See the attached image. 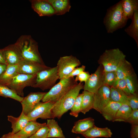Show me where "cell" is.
Masks as SVG:
<instances>
[{
	"mask_svg": "<svg viewBox=\"0 0 138 138\" xmlns=\"http://www.w3.org/2000/svg\"><path fill=\"white\" fill-rule=\"evenodd\" d=\"M122 7L124 16L128 20L132 19L135 11L138 10V0H122Z\"/></svg>",
	"mask_w": 138,
	"mask_h": 138,
	"instance_id": "obj_23",
	"label": "cell"
},
{
	"mask_svg": "<svg viewBox=\"0 0 138 138\" xmlns=\"http://www.w3.org/2000/svg\"><path fill=\"white\" fill-rule=\"evenodd\" d=\"M128 105L132 110L138 109V94H131L128 97Z\"/></svg>",
	"mask_w": 138,
	"mask_h": 138,
	"instance_id": "obj_36",
	"label": "cell"
},
{
	"mask_svg": "<svg viewBox=\"0 0 138 138\" xmlns=\"http://www.w3.org/2000/svg\"><path fill=\"white\" fill-rule=\"evenodd\" d=\"M18 73L26 74L36 75L50 67L37 62L23 59L18 64Z\"/></svg>",
	"mask_w": 138,
	"mask_h": 138,
	"instance_id": "obj_11",
	"label": "cell"
},
{
	"mask_svg": "<svg viewBox=\"0 0 138 138\" xmlns=\"http://www.w3.org/2000/svg\"><path fill=\"white\" fill-rule=\"evenodd\" d=\"M128 97L122 91L113 87L110 88V101L128 105Z\"/></svg>",
	"mask_w": 138,
	"mask_h": 138,
	"instance_id": "obj_28",
	"label": "cell"
},
{
	"mask_svg": "<svg viewBox=\"0 0 138 138\" xmlns=\"http://www.w3.org/2000/svg\"><path fill=\"white\" fill-rule=\"evenodd\" d=\"M82 93L83 96L81 112L85 114L93 108L94 94L84 90Z\"/></svg>",
	"mask_w": 138,
	"mask_h": 138,
	"instance_id": "obj_27",
	"label": "cell"
},
{
	"mask_svg": "<svg viewBox=\"0 0 138 138\" xmlns=\"http://www.w3.org/2000/svg\"><path fill=\"white\" fill-rule=\"evenodd\" d=\"M18 65H7L6 70L0 76V85L7 86L18 73Z\"/></svg>",
	"mask_w": 138,
	"mask_h": 138,
	"instance_id": "obj_24",
	"label": "cell"
},
{
	"mask_svg": "<svg viewBox=\"0 0 138 138\" xmlns=\"http://www.w3.org/2000/svg\"><path fill=\"white\" fill-rule=\"evenodd\" d=\"M95 125L94 120L93 118H86L75 122L71 131L74 133L82 134Z\"/></svg>",
	"mask_w": 138,
	"mask_h": 138,
	"instance_id": "obj_17",
	"label": "cell"
},
{
	"mask_svg": "<svg viewBox=\"0 0 138 138\" xmlns=\"http://www.w3.org/2000/svg\"><path fill=\"white\" fill-rule=\"evenodd\" d=\"M81 64L80 61L72 55L61 57L57 66L60 79L65 78L76 67Z\"/></svg>",
	"mask_w": 138,
	"mask_h": 138,
	"instance_id": "obj_8",
	"label": "cell"
},
{
	"mask_svg": "<svg viewBox=\"0 0 138 138\" xmlns=\"http://www.w3.org/2000/svg\"><path fill=\"white\" fill-rule=\"evenodd\" d=\"M132 111V109L128 105L122 104L118 110L113 122H125Z\"/></svg>",
	"mask_w": 138,
	"mask_h": 138,
	"instance_id": "obj_29",
	"label": "cell"
},
{
	"mask_svg": "<svg viewBox=\"0 0 138 138\" xmlns=\"http://www.w3.org/2000/svg\"><path fill=\"white\" fill-rule=\"evenodd\" d=\"M76 138H80L78 136Z\"/></svg>",
	"mask_w": 138,
	"mask_h": 138,
	"instance_id": "obj_44",
	"label": "cell"
},
{
	"mask_svg": "<svg viewBox=\"0 0 138 138\" xmlns=\"http://www.w3.org/2000/svg\"><path fill=\"white\" fill-rule=\"evenodd\" d=\"M85 68L86 66L84 65H82L79 67L76 68L65 78L74 77L75 76H76L81 72L84 71Z\"/></svg>",
	"mask_w": 138,
	"mask_h": 138,
	"instance_id": "obj_39",
	"label": "cell"
},
{
	"mask_svg": "<svg viewBox=\"0 0 138 138\" xmlns=\"http://www.w3.org/2000/svg\"><path fill=\"white\" fill-rule=\"evenodd\" d=\"M116 79V71L105 72L104 77V85L111 88L112 87Z\"/></svg>",
	"mask_w": 138,
	"mask_h": 138,
	"instance_id": "obj_33",
	"label": "cell"
},
{
	"mask_svg": "<svg viewBox=\"0 0 138 138\" xmlns=\"http://www.w3.org/2000/svg\"><path fill=\"white\" fill-rule=\"evenodd\" d=\"M125 57L118 48L106 50L100 56L98 62L103 66L105 72L116 71Z\"/></svg>",
	"mask_w": 138,
	"mask_h": 138,
	"instance_id": "obj_5",
	"label": "cell"
},
{
	"mask_svg": "<svg viewBox=\"0 0 138 138\" xmlns=\"http://www.w3.org/2000/svg\"><path fill=\"white\" fill-rule=\"evenodd\" d=\"M1 138H21L17 135L16 134L10 132L7 134L3 135Z\"/></svg>",
	"mask_w": 138,
	"mask_h": 138,
	"instance_id": "obj_41",
	"label": "cell"
},
{
	"mask_svg": "<svg viewBox=\"0 0 138 138\" xmlns=\"http://www.w3.org/2000/svg\"><path fill=\"white\" fill-rule=\"evenodd\" d=\"M105 72L103 66L100 64L95 71L90 76L84 85L83 89L94 94L104 85Z\"/></svg>",
	"mask_w": 138,
	"mask_h": 138,
	"instance_id": "obj_9",
	"label": "cell"
},
{
	"mask_svg": "<svg viewBox=\"0 0 138 138\" xmlns=\"http://www.w3.org/2000/svg\"><path fill=\"white\" fill-rule=\"evenodd\" d=\"M125 122L130 123L131 125H138V109L132 110Z\"/></svg>",
	"mask_w": 138,
	"mask_h": 138,
	"instance_id": "obj_37",
	"label": "cell"
},
{
	"mask_svg": "<svg viewBox=\"0 0 138 138\" xmlns=\"http://www.w3.org/2000/svg\"><path fill=\"white\" fill-rule=\"evenodd\" d=\"M122 105L119 103L110 101L101 114L106 120L113 121L118 110Z\"/></svg>",
	"mask_w": 138,
	"mask_h": 138,
	"instance_id": "obj_22",
	"label": "cell"
},
{
	"mask_svg": "<svg viewBox=\"0 0 138 138\" xmlns=\"http://www.w3.org/2000/svg\"><path fill=\"white\" fill-rule=\"evenodd\" d=\"M90 74L88 72L82 71L76 76L75 79L76 82L79 81L80 83L86 82L89 78Z\"/></svg>",
	"mask_w": 138,
	"mask_h": 138,
	"instance_id": "obj_38",
	"label": "cell"
},
{
	"mask_svg": "<svg viewBox=\"0 0 138 138\" xmlns=\"http://www.w3.org/2000/svg\"><path fill=\"white\" fill-rule=\"evenodd\" d=\"M122 2V0L119 1L107 10L103 23L108 33H113L126 24L128 20L123 14Z\"/></svg>",
	"mask_w": 138,
	"mask_h": 138,
	"instance_id": "obj_2",
	"label": "cell"
},
{
	"mask_svg": "<svg viewBox=\"0 0 138 138\" xmlns=\"http://www.w3.org/2000/svg\"><path fill=\"white\" fill-rule=\"evenodd\" d=\"M112 134L111 130L108 128H100L95 125L81 134L86 138H94L102 137H111Z\"/></svg>",
	"mask_w": 138,
	"mask_h": 138,
	"instance_id": "obj_18",
	"label": "cell"
},
{
	"mask_svg": "<svg viewBox=\"0 0 138 138\" xmlns=\"http://www.w3.org/2000/svg\"><path fill=\"white\" fill-rule=\"evenodd\" d=\"M130 133L131 138H138V125H131Z\"/></svg>",
	"mask_w": 138,
	"mask_h": 138,
	"instance_id": "obj_40",
	"label": "cell"
},
{
	"mask_svg": "<svg viewBox=\"0 0 138 138\" xmlns=\"http://www.w3.org/2000/svg\"><path fill=\"white\" fill-rule=\"evenodd\" d=\"M7 118L8 120L12 124V132L14 134L22 129L29 121L27 116L22 111L20 116L18 117L8 116Z\"/></svg>",
	"mask_w": 138,
	"mask_h": 138,
	"instance_id": "obj_16",
	"label": "cell"
},
{
	"mask_svg": "<svg viewBox=\"0 0 138 138\" xmlns=\"http://www.w3.org/2000/svg\"><path fill=\"white\" fill-rule=\"evenodd\" d=\"M126 85L131 94H138V83L136 74L125 78Z\"/></svg>",
	"mask_w": 138,
	"mask_h": 138,
	"instance_id": "obj_31",
	"label": "cell"
},
{
	"mask_svg": "<svg viewBox=\"0 0 138 138\" xmlns=\"http://www.w3.org/2000/svg\"><path fill=\"white\" fill-rule=\"evenodd\" d=\"M0 64H5L7 65L5 60L3 49H0Z\"/></svg>",
	"mask_w": 138,
	"mask_h": 138,
	"instance_id": "obj_42",
	"label": "cell"
},
{
	"mask_svg": "<svg viewBox=\"0 0 138 138\" xmlns=\"http://www.w3.org/2000/svg\"><path fill=\"white\" fill-rule=\"evenodd\" d=\"M51 5L57 15H63L69 11L71 7L69 0H47Z\"/></svg>",
	"mask_w": 138,
	"mask_h": 138,
	"instance_id": "obj_21",
	"label": "cell"
},
{
	"mask_svg": "<svg viewBox=\"0 0 138 138\" xmlns=\"http://www.w3.org/2000/svg\"><path fill=\"white\" fill-rule=\"evenodd\" d=\"M116 72V79L124 78L128 76L136 74L131 64L125 59L120 63Z\"/></svg>",
	"mask_w": 138,
	"mask_h": 138,
	"instance_id": "obj_20",
	"label": "cell"
},
{
	"mask_svg": "<svg viewBox=\"0 0 138 138\" xmlns=\"http://www.w3.org/2000/svg\"><path fill=\"white\" fill-rule=\"evenodd\" d=\"M31 8L40 16H51L55 14V11L47 0L30 1Z\"/></svg>",
	"mask_w": 138,
	"mask_h": 138,
	"instance_id": "obj_14",
	"label": "cell"
},
{
	"mask_svg": "<svg viewBox=\"0 0 138 138\" xmlns=\"http://www.w3.org/2000/svg\"><path fill=\"white\" fill-rule=\"evenodd\" d=\"M0 96L9 98L21 102L24 97H20L7 86L0 85Z\"/></svg>",
	"mask_w": 138,
	"mask_h": 138,
	"instance_id": "obj_30",
	"label": "cell"
},
{
	"mask_svg": "<svg viewBox=\"0 0 138 138\" xmlns=\"http://www.w3.org/2000/svg\"><path fill=\"white\" fill-rule=\"evenodd\" d=\"M49 131V129L46 123L28 138H47Z\"/></svg>",
	"mask_w": 138,
	"mask_h": 138,
	"instance_id": "obj_35",
	"label": "cell"
},
{
	"mask_svg": "<svg viewBox=\"0 0 138 138\" xmlns=\"http://www.w3.org/2000/svg\"><path fill=\"white\" fill-rule=\"evenodd\" d=\"M83 94H79L76 98L75 102L70 109V114L75 117H78L79 113L81 112Z\"/></svg>",
	"mask_w": 138,
	"mask_h": 138,
	"instance_id": "obj_32",
	"label": "cell"
},
{
	"mask_svg": "<svg viewBox=\"0 0 138 138\" xmlns=\"http://www.w3.org/2000/svg\"><path fill=\"white\" fill-rule=\"evenodd\" d=\"M36 78V74L18 73L6 86L19 96L23 97L24 88L27 86L32 87L35 83Z\"/></svg>",
	"mask_w": 138,
	"mask_h": 138,
	"instance_id": "obj_7",
	"label": "cell"
},
{
	"mask_svg": "<svg viewBox=\"0 0 138 138\" xmlns=\"http://www.w3.org/2000/svg\"><path fill=\"white\" fill-rule=\"evenodd\" d=\"M46 123H40L36 121H29L22 129L16 134L21 138H28Z\"/></svg>",
	"mask_w": 138,
	"mask_h": 138,
	"instance_id": "obj_19",
	"label": "cell"
},
{
	"mask_svg": "<svg viewBox=\"0 0 138 138\" xmlns=\"http://www.w3.org/2000/svg\"><path fill=\"white\" fill-rule=\"evenodd\" d=\"M112 87L122 91L128 96L131 94L127 87L125 78L116 79Z\"/></svg>",
	"mask_w": 138,
	"mask_h": 138,
	"instance_id": "obj_34",
	"label": "cell"
},
{
	"mask_svg": "<svg viewBox=\"0 0 138 138\" xmlns=\"http://www.w3.org/2000/svg\"><path fill=\"white\" fill-rule=\"evenodd\" d=\"M2 49L7 65H18L23 59L15 43L10 44Z\"/></svg>",
	"mask_w": 138,
	"mask_h": 138,
	"instance_id": "obj_15",
	"label": "cell"
},
{
	"mask_svg": "<svg viewBox=\"0 0 138 138\" xmlns=\"http://www.w3.org/2000/svg\"><path fill=\"white\" fill-rule=\"evenodd\" d=\"M78 83L74 77L63 78L47 92L42 100L43 102L51 101L55 102L71 88Z\"/></svg>",
	"mask_w": 138,
	"mask_h": 138,
	"instance_id": "obj_4",
	"label": "cell"
},
{
	"mask_svg": "<svg viewBox=\"0 0 138 138\" xmlns=\"http://www.w3.org/2000/svg\"><path fill=\"white\" fill-rule=\"evenodd\" d=\"M110 88L103 85L94 94L93 109L100 113L109 101Z\"/></svg>",
	"mask_w": 138,
	"mask_h": 138,
	"instance_id": "obj_12",
	"label": "cell"
},
{
	"mask_svg": "<svg viewBox=\"0 0 138 138\" xmlns=\"http://www.w3.org/2000/svg\"><path fill=\"white\" fill-rule=\"evenodd\" d=\"M46 124L49 129L47 138H65L61 128L54 119H48Z\"/></svg>",
	"mask_w": 138,
	"mask_h": 138,
	"instance_id": "obj_25",
	"label": "cell"
},
{
	"mask_svg": "<svg viewBox=\"0 0 138 138\" xmlns=\"http://www.w3.org/2000/svg\"><path fill=\"white\" fill-rule=\"evenodd\" d=\"M130 25L124 29V31L135 40L138 46V10H136L131 19Z\"/></svg>",
	"mask_w": 138,
	"mask_h": 138,
	"instance_id": "obj_26",
	"label": "cell"
},
{
	"mask_svg": "<svg viewBox=\"0 0 138 138\" xmlns=\"http://www.w3.org/2000/svg\"><path fill=\"white\" fill-rule=\"evenodd\" d=\"M84 85L79 83L71 88L59 100L55 103L51 110L52 119H60L62 115L70 110Z\"/></svg>",
	"mask_w": 138,
	"mask_h": 138,
	"instance_id": "obj_3",
	"label": "cell"
},
{
	"mask_svg": "<svg viewBox=\"0 0 138 138\" xmlns=\"http://www.w3.org/2000/svg\"><path fill=\"white\" fill-rule=\"evenodd\" d=\"M46 93L40 92H31L24 97L20 102L22 107V111L27 115L42 100Z\"/></svg>",
	"mask_w": 138,
	"mask_h": 138,
	"instance_id": "obj_13",
	"label": "cell"
},
{
	"mask_svg": "<svg viewBox=\"0 0 138 138\" xmlns=\"http://www.w3.org/2000/svg\"><path fill=\"white\" fill-rule=\"evenodd\" d=\"M59 79L57 66L42 71L36 74L35 84L32 87L39 88L43 91L51 89Z\"/></svg>",
	"mask_w": 138,
	"mask_h": 138,
	"instance_id": "obj_6",
	"label": "cell"
},
{
	"mask_svg": "<svg viewBox=\"0 0 138 138\" xmlns=\"http://www.w3.org/2000/svg\"><path fill=\"white\" fill-rule=\"evenodd\" d=\"M55 103L51 101L39 102L27 116L29 121H36L39 118L52 119L51 109Z\"/></svg>",
	"mask_w": 138,
	"mask_h": 138,
	"instance_id": "obj_10",
	"label": "cell"
},
{
	"mask_svg": "<svg viewBox=\"0 0 138 138\" xmlns=\"http://www.w3.org/2000/svg\"><path fill=\"white\" fill-rule=\"evenodd\" d=\"M15 44L23 59L44 64L39 51L38 43L30 35L21 36Z\"/></svg>",
	"mask_w": 138,
	"mask_h": 138,
	"instance_id": "obj_1",
	"label": "cell"
},
{
	"mask_svg": "<svg viewBox=\"0 0 138 138\" xmlns=\"http://www.w3.org/2000/svg\"><path fill=\"white\" fill-rule=\"evenodd\" d=\"M7 65L6 64H0V76L6 70Z\"/></svg>",
	"mask_w": 138,
	"mask_h": 138,
	"instance_id": "obj_43",
	"label": "cell"
}]
</instances>
